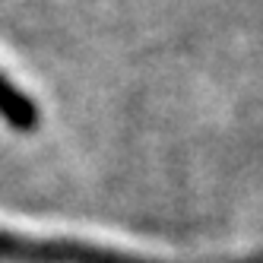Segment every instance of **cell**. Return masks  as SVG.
Instances as JSON below:
<instances>
[{
	"mask_svg": "<svg viewBox=\"0 0 263 263\" xmlns=\"http://www.w3.org/2000/svg\"><path fill=\"white\" fill-rule=\"evenodd\" d=\"M0 121L20 134H32L39 127V105L0 70Z\"/></svg>",
	"mask_w": 263,
	"mask_h": 263,
	"instance_id": "1",
	"label": "cell"
}]
</instances>
